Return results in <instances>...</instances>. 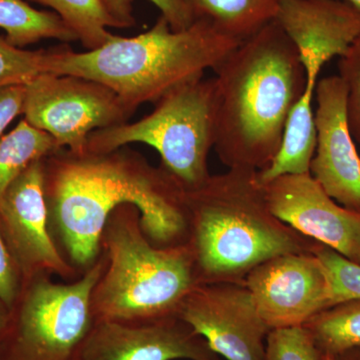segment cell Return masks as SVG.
Instances as JSON below:
<instances>
[{"label": "cell", "instance_id": "cell-16", "mask_svg": "<svg viewBox=\"0 0 360 360\" xmlns=\"http://www.w3.org/2000/svg\"><path fill=\"white\" fill-rule=\"evenodd\" d=\"M315 89L304 92L291 108L276 158L269 167L258 172L262 184L285 174H309L316 148L314 98Z\"/></svg>", "mask_w": 360, "mask_h": 360}, {"label": "cell", "instance_id": "cell-8", "mask_svg": "<svg viewBox=\"0 0 360 360\" xmlns=\"http://www.w3.org/2000/svg\"><path fill=\"white\" fill-rule=\"evenodd\" d=\"M25 120L51 135L60 149L84 153L94 131L129 122L130 112L105 85L44 73L26 84Z\"/></svg>", "mask_w": 360, "mask_h": 360}, {"label": "cell", "instance_id": "cell-11", "mask_svg": "<svg viewBox=\"0 0 360 360\" xmlns=\"http://www.w3.org/2000/svg\"><path fill=\"white\" fill-rule=\"evenodd\" d=\"M245 283L270 330L303 326L330 307L328 274L314 252L270 258L251 270Z\"/></svg>", "mask_w": 360, "mask_h": 360}, {"label": "cell", "instance_id": "cell-2", "mask_svg": "<svg viewBox=\"0 0 360 360\" xmlns=\"http://www.w3.org/2000/svg\"><path fill=\"white\" fill-rule=\"evenodd\" d=\"M214 150L229 168L259 170L276 158L291 108L304 92V68L276 20L243 40L215 68Z\"/></svg>", "mask_w": 360, "mask_h": 360}, {"label": "cell", "instance_id": "cell-18", "mask_svg": "<svg viewBox=\"0 0 360 360\" xmlns=\"http://www.w3.org/2000/svg\"><path fill=\"white\" fill-rule=\"evenodd\" d=\"M0 28L6 32L7 41L20 49L42 39L78 40L54 11L33 8L25 0H0Z\"/></svg>", "mask_w": 360, "mask_h": 360}, {"label": "cell", "instance_id": "cell-14", "mask_svg": "<svg viewBox=\"0 0 360 360\" xmlns=\"http://www.w3.org/2000/svg\"><path fill=\"white\" fill-rule=\"evenodd\" d=\"M317 139L309 174L336 202L360 212V156L348 127L347 89L340 75L319 80Z\"/></svg>", "mask_w": 360, "mask_h": 360}, {"label": "cell", "instance_id": "cell-6", "mask_svg": "<svg viewBox=\"0 0 360 360\" xmlns=\"http://www.w3.org/2000/svg\"><path fill=\"white\" fill-rule=\"evenodd\" d=\"M155 105L153 112L139 122L92 132L85 150L110 153L127 144L144 143L160 153V167L182 188L201 186L212 175L208 158L217 136L214 77L180 85Z\"/></svg>", "mask_w": 360, "mask_h": 360}, {"label": "cell", "instance_id": "cell-3", "mask_svg": "<svg viewBox=\"0 0 360 360\" xmlns=\"http://www.w3.org/2000/svg\"><path fill=\"white\" fill-rule=\"evenodd\" d=\"M187 245L200 283H243L277 255L312 252L316 241L270 210L257 170L229 168L201 186L184 189Z\"/></svg>", "mask_w": 360, "mask_h": 360}, {"label": "cell", "instance_id": "cell-29", "mask_svg": "<svg viewBox=\"0 0 360 360\" xmlns=\"http://www.w3.org/2000/svg\"><path fill=\"white\" fill-rule=\"evenodd\" d=\"M9 319H11V309L0 300V360H1L2 342L8 326Z\"/></svg>", "mask_w": 360, "mask_h": 360}, {"label": "cell", "instance_id": "cell-5", "mask_svg": "<svg viewBox=\"0 0 360 360\" xmlns=\"http://www.w3.org/2000/svg\"><path fill=\"white\" fill-rule=\"evenodd\" d=\"M101 252L105 265L91 295L96 321L177 316L184 298L200 283L188 245L156 248L131 205L120 206L108 217Z\"/></svg>", "mask_w": 360, "mask_h": 360}, {"label": "cell", "instance_id": "cell-10", "mask_svg": "<svg viewBox=\"0 0 360 360\" xmlns=\"http://www.w3.org/2000/svg\"><path fill=\"white\" fill-rule=\"evenodd\" d=\"M0 232L20 269L23 283L39 276H56L70 281L82 276L63 257L49 231L44 160L33 162L2 196Z\"/></svg>", "mask_w": 360, "mask_h": 360}, {"label": "cell", "instance_id": "cell-22", "mask_svg": "<svg viewBox=\"0 0 360 360\" xmlns=\"http://www.w3.org/2000/svg\"><path fill=\"white\" fill-rule=\"evenodd\" d=\"M51 49L27 51L0 37V87L26 85L47 73Z\"/></svg>", "mask_w": 360, "mask_h": 360}, {"label": "cell", "instance_id": "cell-15", "mask_svg": "<svg viewBox=\"0 0 360 360\" xmlns=\"http://www.w3.org/2000/svg\"><path fill=\"white\" fill-rule=\"evenodd\" d=\"M274 20L291 40L315 89L323 66L360 37V13L341 0H277Z\"/></svg>", "mask_w": 360, "mask_h": 360}, {"label": "cell", "instance_id": "cell-20", "mask_svg": "<svg viewBox=\"0 0 360 360\" xmlns=\"http://www.w3.org/2000/svg\"><path fill=\"white\" fill-rule=\"evenodd\" d=\"M321 357L360 347V298L336 303L304 324Z\"/></svg>", "mask_w": 360, "mask_h": 360}, {"label": "cell", "instance_id": "cell-4", "mask_svg": "<svg viewBox=\"0 0 360 360\" xmlns=\"http://www.w3.org/2000/svg\"><path fill=\"white\" fill-rule=\"evenodd\" d=\"M241 42L205 20L174 32L160 15L148 32L113 35L94 51L75 52L68 45L51 49L47 73L105 85L134 115L141 104L158 103L172 89L219 68Z\"/></svg>", "mask_w": 360, "mask_h": 360}, {"label": "cell", "instance_id": "cell-13", "mask_svg": "<svg viewBox=\"0 0 360 360\" xmlns=\"http://www.w3.org/2000/svg\"><path fill=\"white\" fill-rule=\"evenodd\" d=\"M222 360L179 316L96 321L79 360Z\"/></svg>", "mask_w": 360, "mask_h": 360}, {"label": "cell", "instance_id": "cell-17", "mask_svg": "<svg viewBox=\"0 0 360 360\" xmlns=\"http://www.w3.org/2000/svg\"><path fill=\"white\" fill-rule=\"evenodd\" d=\"M194 21L205 20L239 41L274 20L277 0H182Z\"/></svg>", "mask_w": 360, "mask_h": 360}, {"label": "cell", "instance_id": "cell-19", "mask_svg": "<svg viewBox=\"0 0 360 360\" xmlns=\"http://www.w3.org/2000/svg\"><path fill=\"white\" fill-rule=\"evenodd\" d=\"M60 150L51 135L25 120L0 139V200L8 187L35 161Z\"/></svg>", "mask_w": 360, "mask_h": 360}, {"label": "cell", "instance_id": "cell-30", "mask_svg": "<svg viewBox=\"0 0 360 360\" xmlns=\"http://www.w3.org/2000/svg\"><path fill=\"white\" fill-rule=\"evenodd\" d=\"M322 360H360V347L345 350L333 357H323Z\"/></svg>", "mask_w": 360, "mask_h": 360}, {"label": "cell", "instance_id": "cell-9", "mask_svg": "<svg viewBox=\"0 0 360 360\" xmlns=\"http://www.w3.org/2000/svg\"><path fill=\"white\" fill-rule=\"evenodd\" d=\"M177 316L227 360H265L270 328L243 283H198Z\"/></svg>", "mask_w": 360, "mask_h": 360}, {"label": "cell", "instance_id": "cell-21", "mask_svg": "<svg viewBox=\"0 0 360 360\" xmlns=\"http://www.w3.org/2000/svg\"><path fill=\"white\" fill-rule=\"evenodd\" d=\"M51 7L77 34L87 51H94L112 39L110 27H120L103 0H30Z\"/></svg>", "mask_w": 360, "mask_h": 360}, {"label": "cell", "instance_id": "cell-26", "mask_svg": "<svg viewBox=\"0 0 360 360\" xmlns=\"http://www.w3.org/2000/svg\"><path fill=\"white\" fill-rule=\"evenodd\" d=\"M111 15L120 23V28L134 26L135 21L132 16V0H103ZM167 20L174 32L186 30L194 22L193 15L182 0H149Z\"/></svg>", "mask_w": 360, "mask_h": 360}, {"label": "cell", "instance_id": "cell-31", "mask_svg": "<svg viewBox=\"0 0 360 360\" xmlns=\"http://www.w3.org/2000/svg\"><path fill=\"white\" fill-rule=\"evenodd\" d=\"M341 1L347 2V4L354 7V8L360 13V0H341Z\"/></svg>", "mask_w": 360, "mask_h": 360}, {"label": "cell", "instance_id": "cell-1", "mask_svg": "<svg viewBox=\"0 0 360 360\" xmlns=\"http://www.w3.org/2000/svg\"><path fill=\"white\" fill-rule=\"evenodd\" d=\"M44 195L52 238L80 274L98 259L106 221L123 205L139 210L142 231L156 248L188 238L184 188L130 149L56 151L44 158Z\"/></svg>", "mask_w": 360, "mask_h": 360}, {"label": "cell", "instance_id": "cell-28", "mask_svg": "<svg viewBox=\"0 0 360 360\" xmlns=\"http://www.w3.org/2000/svg\"><path fill=\"white\" fill-rule=\"evenodd\" d=\"M26 85H7L0 87V139L18 116L23 115Z\"/></svg>", "mask_w": 360, "mask_h": 360}, {"label": "cell", "instance_id": "cell-23", "mask_svg": "<svg viewBox=\"0 0 360 360\" xmlns=\"http://www.w3.org/2000/svg\"><path fill=\"white\" fill-rule=\"evenodd\" d=\"M312 252L319 257L330 285V307L360 298V265L343 257L328 246L317 243Z\"/></svg>", "mask_w": 360, "mask_h": 360}, {"label": "cell", "instance_id": "cell-24", "mask_svg": "<svg viewBox=\"0 0 360 360\" xmlns=\"http://www.w3.org/2000/svg\"><path fill=\"white\" fill-rule=\"evenodd\" d=\"M265 360H322V357L309 330L304 326H293L269 331Z\"/></svg>", "mask_w": 360, "mask_h": 360}, {"label": "cell", "instance_id": "cell-27", "mask_svg": "<svg viewBox=\"0 0 360 360\" xmlns=\"http://www.w3.org/2000/svg\"><path fill=\"white\" fill-rule=\"evenodd\" d=\"M23 279L0 232V300L13 309L22 290Z\"/></svg>", "mask_w": 360, "mask_h": 360}, {"label": "cell", "instance_id": "cell-25", "mask_svg": "<svg viewBox=\"0 0 360 360\" xmlns=\"http://www.w3.org/2000/svg\"><path fill=\"white\" fill-rule=\"evenodd\" d=\"M340 77L347 89V117L354 141L360 146V37L340 58Z\"/></svg>", "mask_w": 360, "mask_h": 360}, {"label": "cell", "instance_id": "cell-12", "mask_svg": "<svg viewBox=\"0 0 360 360\" xmlns=\"http://www.w3.org/2000/svg\"><path fill=\"white\" fill-rule=\"evenodd\" d=\"M262 184L277 219L360 265V212L336 202L310 174L281 175Z\"/></svg>", "mask_w": 360, "mask_h": 360}, {"label": "cell", "instance_id": "cell-7", "mask_svg": "<svg viewBox=\"0 0 360 360\" xmlns=\"http://www.w3.org/2000/svg\"><path fill=\"white\" fill-rule=\"evenodd\" d=\"M104 265L101 252L96 264L70 283H54L51 276L25 281L11 309L1 360H79L96 323L91 295Z\"/></svg>", "mask_w": 360, "mask_h": 360}]
</instances>
